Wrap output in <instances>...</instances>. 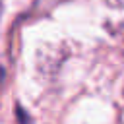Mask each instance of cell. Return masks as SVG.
Returning <instances> with one entry per match:
<instances>
[{"mask_svg": "<svg viewBox=\"0 0 124 124\" xmlns=\"http://www.w3.org/2000/svg\"><path fill=\"white\" fill-rule=\"evenodd\" d=\"M112 6H116V8H124V0H108Z\"/></svg>", "mask_w": 124, "mask_h": 124, "instance_id": "6da1fadb", "label": "cell"}]
</instances>
